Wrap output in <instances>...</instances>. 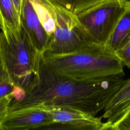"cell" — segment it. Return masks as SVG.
Instances as JSON below:
<instances>
[{
    "label": "cell",
    "instance_id": "2",
    "mask_svg": "<svg viewBox=\"0 0 130 130\" xmlns=\"http://www.w3.org/2000/svg\"><path fill=\"white\" fill-rule=\"evenodd\" d=\"M43 57L54 71L77 80H95L124 75L123 64L106 45L93 43L68 53H43Z\"/></svg>",
    "mask_w": 130,
    "mask_h": 130
},
{
    "label": "cell",
    "instance_id": "14",
    "mask_svg": "<svg viewBox=\"0 0 130 130\" xmlns=\"http://www.w3.org/2000/svg\"><path fill=\"white\" fill-rule=\"evenodd\" d=\"M115 53L123 66L130 69V39Z\"/></svg>",
    "mask_w": 130,
    "mask_h": 130
},
{
    "label": "cell",
    "instance_id": "11",
    "mask_svg": "<svg viewBox=\"0 0 130 130\" xmlns=\"http://www.w3.org/2000/svg\"><path fill=\"white\" fill-rule=\"evenodd\" d=\"M0 20L2 31L19 32L21 27L20 16L11 0H0Z\"/></svg>",
    "mask_w": 130,
    "mask_h": 130
},
{
    "label": "cell",
    "instance_id": "7",
    "mask_svg": "<svg viewBox=\"0 0 130 130\" xmlns=\"http://www.w3.org/2000/svg\"><path fill=\"white\" fill-rule=\"evenodd\" d=\"M53 123V118L47 110L40 107H26L9 111L1 122L0 129H36Z\"/></svg>",
    "mask_w": 130,
    "mask_h": 130
},
{
    "label": "cell",
    "instance_id": "5",
    "mask_svg": "<svg viewBox=\"0 0 130 130\" xmlns=\"http://www.w3.org/2000/svg\"><path fill=\"white\" fill-rule=\"evenodd\" d=\"M127 2V0H100L76 14L93 43L106 45Z\"/></svg>",
    "mask_w": 130,
    "mask_h": 130
},
{
    "label": "cell",
    "instance_id": "1",
    "mask_svg": "<svg viewBox=\"0 0 130 130\" xmlns=\"http://www.w3.org/2000/svg\"><path fill=\"white\" fill-rule=\"evenodd\" d=\"M124 81L123 77L95 80L72 78L50 68L42 55L38 73L25 90L24 98L12 101L9 111L26 107L68 106L95 115L104 110Z\"/></svg>",
    "mask_w": 130,
    "mask_h": 130
},
{
    "label": "cell",
    "instance_id": "6",
    "mask_svg": "<svg viewBox=\"0 0 130 130\" xmlns=\"http://www.w3.org/2000/svg\"><path fill=\"white\" fill-rule=\"evenodd\" d=\"M52 115L56 126L47 129L71 130H104L105 123L95 115L68 106H52L43 108Z\"/></svg>",
    "mask_w": 130,
    "mask_h": 130
},
{
    "label": "cell",
    "instance_id": "17",
    "mask_svg": "<svg viewBox=\"0 0 130 130\" xmlns=\"http://www.w3.org/2000/svg\"><path fill=\"white\" fill-rule=\"evenodd\" d=\"M18 14L20 15L23 0H11Z\"/></svg>",
    "mask_w": 130,
    "mask_h": 130
},
{
    "label": "cell",
    "instance_id": "18",
    "mask_svg": "<svg viewBox=\"0 0 130 130\" xmlns=\"http://www.w3.org/2000/svg\"><path fill=\"white\" fill-rule=\"evenodd\" d=\"M0 26H1V20H0Z\"/></svg>",
    "mask_w": 130,
    "mask_h": 130
},
{
    "label": "cell",
    "instance_id": "12",
    "mask_svg": "<svg viewBox=\"0 0 130 130\" xmlns=\"http://www.w3.org/2000/svg\"><path fill=\"white\" fill-rule=\"evenodd\" d=\"M63 8L77 14L95 5L100 0H53Z\"/></svg>",
    "mask_w": 130,
    "mask_h": 130
},
{
    "label": "cell",
    "instance_id": "19",
    "mask_svg": "<svg viewBox=\"0 0 130 130\" xmlns=\"http://www.w3.org/2000/svg\"><path fill=\"white\" fill-rule=\"evenodd\" d=\"M0 29H1V26H0Z\"/></svg>",
    "mask_w": 130,
    "mask_h": 130
},
{
    "label": "cell",
    "instance_id": "8",
    "mask_svg": "<svg viewBox=\"0 0 130 130\" xmlns=\"http://www.w3.org/2000/svg\"><path fill=\"white\" fill-rule=\"evenodd\" d=\"M20 18L21 25L32 43L39 52L43 53L49 41L50 36L42 25L29 0H23Z\"/></svg>",
    "mask_w": 130,
    "mask_h": 130
},
{
    "label": "cell",
    "instance_id": "9",
    "mask_svg": "<svg viewBox=\"0 0 130 130\" xmlns=\"http://www.w3.org/2000/svg\"><path fill=\"white\" fill-rule=\"evenodd\" d=\"M130 110V78L124 82L109 101L104 109L106 119L104 130L110 129Z\"/></svg>",
    "mask_w": 130,
    "mask_h": 130
},
{
    "label": "cell",
    "instance_id": "15",
    "mask_svg": "<svg viewBox=\"0 0 130 130\" xmlns=\"http://www.w3.org/2000/svg\"><path fill=\"white\" fill-rule=\"evenodd\" d=\"M12 99V94L0 99V124L2 120L9 112L10 105Z\"/></svg>",
    "mask_w": 130,
    "mask_h": 130
},
{
    "label": "cell",
    "instance_id": "3",
    "mask_svg": "<svg viewBox=\"0 0 130 130\" xmlns=\"http://www.w3.org/2000/svg\"><path fill=\"white\" fill-rule=\"evenodd\" d=\"M42 55L22 26L16 34L0 32V60L15 86L26 89L38 73Z\"/></svg>",
    "mask_w": 130,
    "mask_h": 130
},
{
    "label": "cell",
    "instance_id": "4",
    "mask_svg": "<svg viewBox=\"0 0 130 130\" xmlns=\"http://www.w3.org/2000/svg\"><path fill=\"white\" fill-rule=\"evenodd\" d=\"M51 9L55 27L43 53H68L94 43L88 37L76 14L54 2L51 4Z\"/></svg>",
    "mask_w": 130,
    "mask_h": 130
},
{
    "label": "cell",
    "instance_id": "10",
    "mask_svg": "<svg viewBox=\"0 0 130 130\" xmlns=\"http://www.w3.org/2000/svg\"><path fill=\"white\" fill-rule=\"evenodd\" d=\"M130 39V0L117 22L106 45L114 52Z\"/></svg>",
    "mask_w": 130,
    "mask_h": 130
},
{
    "label": "cell",
    "instance_id": "13",
    "mask_svg": "<svg viewBox=\"0 0 130 130\" xmlns=\"http://www.w3.org/2000/svg\"><path fill=\"white\" fill-rule=\"evenodd\" d=\"M14 86L0 60V99L12 94Z\"/></svg>",
    "mask_w": 130,
    "mask_h": 130
},
{
    "label": "cell",
    "instance_id": "16",
    "mask_svg": "<svg viewBox=\"0 0 130 130\" xmlns=\"http://www.w3.org/2000/svg\"><path fill=\"white\" fill-rule=\"evenodd\" d=\"M111 130H130V110L111 127Z\"/></svg>",
    "mask_w": 130,
    "mask_h": 130
}]
</instances>
